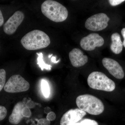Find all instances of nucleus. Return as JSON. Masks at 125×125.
<instances>
[{"mask_svg": "<svg viewBox=\"0 0 125 125\" xmlns=\"http://www.w3.org/2000/svg\"><path fill=\"white\" fill-rule=\"evenodd\" d=\"M121 34L123 36V38L124 39V41H123V46L125 48V28H124L121 30Z\"/></svg>", "mask_w": 125, "mask_h": 125, "instance_id": "393cba45", "label": "nucleus"}, {"mask_svg": "<svg viewBox=\"0 0 125 125\" xmlns=\"http://www.w3.org/2000/svg\"><path fill=\"white\" fill-rule=\"evenodd\" d=\"M76 103L80 109L91 115H99L104 111V105L102 101L90 94H84L78 96Z\"/></svg>", "mask_w": 125, "mask_h": 125, "instance_id": "7ed1b4c3", "label": "nucleus"}, {"mask_svg": "<svg viewBox=\"0 0 125 125\" xmlns=\"http://www.w3.org/2000/svg\"><path fill=\"white\" fill-rule=\"evenodd\" d=\"M41 10L46 17L56 22H63L68 17V11L66 8L55 1H45L42 4Z\"/></svg>", "mask_w": 125, "mask_h": 125, "instance_id": "f03ea898", "label": "nucleus"}, {"mask_svg": "<svg viewBox=\"0 0 125 125\" xmlns=\"http://www.w3.org/2000/svg\"><path fill=\"white\" fill-rule=\"evenodd\" d=\"M25 49L30 51L45 48L51 43L49 36L43 31L35 30L25 35L21 41Z\"/></svg>", "mask_w": 125, "mask_h": 125, "instance_id": "f257e3e1", "label": "nucleus"}, {"mask_svg": "<svg viewBox=\"0 0 125 125\" xmlns=\"http://www.w3.org/2000/svg\"><path fill=\"white\" fill-rule=\"evenodd\" d=\"M41 89L43 96L48 97L50 94V88L48 83L45 80L42 79L41 81Z\"/></svg>", "mask_w": 125, "mask_h": 125, "instance_id": "2eb2a0df", "label": "nucleus"}, {"mask_svg": "<svg viewBox=\"0 0 125 125\" xmlns=\"http://www.w3.org/2000/svg\"><path fill=\"white\" fill-rule=\"evenodd\" d=\"M86 114V113L80 109L69 110L63 115L60 125H72L80 121Z\"/></svg>", "mask_w": 125, "mask_h": 125, "instance_id": "1a4fd4ad", "label": "nucleus"}, {"mask_svg": "<svg viewBox=\"0 0 125 125\" xmlns=\"http://www.w3.org/2000/svg\"><path fill=\"white\" fill-rule=\"evenodd\" d=\"M56 118V115L55 113L51 112L47 114L46 118L49 121L55 120Z\"/></svg>", "mask_w": 125, "mask_h": 125, "instance_id": "4be33fe9", "label": "nucleus"}, {"mask_svg": "<svg viewBox=\"0 0 125 125\" xmlns=\"http://www.w3.org/2000/svg\"><path fill=\"white\" fill-rule=\"evenodd\" d=\"M4 23V18L2 15V12L0 10V27H1Z\"/></svg>", "mask_w": 125, "mask_h": 125, "instance_id": "b1692460", "label": "nucleus"}, {"mask_svg": "<svg viewBox=\"0 0 125 125\" xmlns=\"http://www.w3.org/2000/svg\"><path fill=\"white\" fill-rule=\"evenodd\" d=\"M109 20L110 18L105 13L96 14L87 19L85 21V27L91 31H101L107 27Z\"/></svg>", "mask_w": 125, "mask_h": 125, "instance_id": "423d86ee", "label": "nucleus"}, {"mask_svg": "<svg viewBox=\"0 0 125 125\" xmlns=\"http://www.w3.org/2000/svg\"><path fill=\"white\" fill-rule=\"evenodd\" d=\"M51 110V108L49 107H46L45 108V109H44V112L45 113L47 114L52 112Z\"/></svg>", "mask_w": 125, "mask_h": 125, "instance_id": "bb28decb", "label": "nucleus"}, {"mask_svg": "<svg viewBox=\"0 0 125 125\" xmlns=\"http://www.w3.org/2000/svg\"><path fill=\"white\" fill-rule=\"evenodd\" d=\"M104 66L108 72L115 78L122 79L125 76V73L122 67L116 61L111 58H104L103 59Z\"/></svg>", "mask_w": 125, "mask_h": 125, "instance_id": "9d476101", "label": "nucleus"}, {"mask_svg": "<svg viewBox=\"0 0 125 125\" xmlns=\"http://www.w3.org/2000/svg\"><path fill=\"white\" fill-rule=\"evenodd\" d=\"M26 106L22 102L16 104L12 111V113L9 117L10 123L14 125H18L20 122L23 116L22 115V111L23 108Z\"/></svg>", "mask_w": 125, "mask_h": 125, "instance_id": "f8f14e48", "label": "nucleus"}, {"mask_svg": "<svg viewBox=\"0 0 125 125\" xmlns=\"http://www.w3.org/2000/svg\"><path fill=\"white\" fill-rule=\"evenodd\" d=\"M24 18V15L22 11H16L4 24L3 30L5 33L8 35L14 33Z\"/></svg>", "mask_w": 125, "mask_h": 125, "instance_id": "6e6552de", "label": "nucleus"}, {"mask_svg": "<svg viewBox=\"0 0 125 125\" xmlns=\"http://www.w3.org/2000/svg\"><path fill=\"white\" fill-rule=\"evenodd\" d=\"M30 85L29 83L20 75L11 76L5 84L4 90L7 93H20L28 91Z\"/></svg>", "mask_w": 125, "mask_h": 125, "instance_id": "39448f33", "label": "nucleus"}, {"mask_svg": "<svg viewBox=\"0 0 125 125\" xmlns=\"http://www.w3.org/2000/svg\"><path fill=\"white\" fill-rule=\"evenodd\" d=\"M111 38L112 41L110 46L111 50L115 54H120L123 50V43L120 34L118 33H114L112 34Z\"/></svg>", "mask_w": 125, "mask_h": 125, "instance_id": "ddd939ff", "label": "nucleus"}, {"mask_svg": "<svg viewBox=\"0 0 125 125\" xmlns=\"http://www.w3.org/2000/svg\"><path fill=\"white\" fill-rule=\"evenodd\" d=\"M104 40L98 34L92 33L83 38L81 40L80 45L85 51H92L96 47L102 46L104 44Z\"/></svg>", "mask_w": 125, "mask_h": 125, "instance_id": "0eeeda50", "label": "nucleus"}, {"mask_svg": "<svg viewBox=\"0 0 125 125\" xmlns=\"http://www.w3.org/2000/svg\"><path fill=\"white\" fill-rule=\"evenodd\" d=\"M50 121L48 120L47 118H45L39 119L37 122L38 125H50Z\"/></svg>", "mask_w": 125, "mask_h": 125, "instance_id": "aec40b11", "label": "nucleus"}, {"mask_svg": "<svg viewBox=\"0 0 125 125\" xmlns=\"http://www.w3.org/2000/svg\"><path fill=\"white\" fill-rule=\"evenodd\" d=\"M22 113L23 117H30L31 115V113L30 109L26 106L25 107L22 108Z\"/></svg>", "mask_w": 125, "mask_h": 125, "instance_id": "6ab92c4d", "label": "nucleus"}, {"mask_svg": "<svg viewBox=\"0 0 125 125\" xmlns=\"http://www.w3.org/2000/svg\"><path fill=\"white\" fill-rule=\"evenodd\" d=\"M38 104L36 103L35 102L31 100V101H29L25 105L26 107H28L29 108H33L35 107L36 104Z\"/></svg>", "mask_w": 125, "mask_h": 125, "instance_id": "5701e85b", "label": "nucleus"}, {"mask_svg": "<svg viewBox=\"0 0 125 125\" xmlns=\"http://www.w3.org/2000/svg\"><path fill=\"white\" fill-rule=\"evenodd\" d=\"M6 73L4 69H0V92L4 88L5 84Z\"/></svg>", "mask_w": 125, "mask_h": 125, "instance_id": "f3484780", "label": "nucleus"}, {"mask_svg": "<svg viewBox=\"0 0 125 125\" xmlns=\"http://www.w3.org/2000/svg\"><path fill=\"white\" fill-rule=\"evenodd\" d=\"M125 1V0H108V2L111 5L114 6L121 4Z\"/></svg>", "mask_w": 125, "mask_h": 125, "instance_id": "412c9836", "label": "nucleus"}, {"mask_svg": "<svg viewBox=\"0 0 125 125\" xmlns=\"http://www.w3.org/2000/svg\"><path fill=\"white\" fill-rule=\"evenodd\" d=\"M7 109L4 106L0 105V121L4 120L7 116Z\"/></svg>", "mask_w": 125, "mask_h": 125, "instance_id": "a211bd4d", "label": "nucleus"}, {"mask_svg": "<svg viewBox=\"0 0 125 125\" xmlns=\"http://www.w3.org/2000/svg\"><path fill=\"white\" fill-rule=\"evenodd\" d=\"M56 57L54 56L52 57L51 58V61L52 62H54V63H57V62H58L59 61V60L57 61H56Z\"/></svg>", "mask_w": 125, "mask_h": 125, "instance_id": "cd10ccee", "label": "nucleus"}, {"mask_svg": "<svg viewBox=\"0 0 125 125\" xmlns=\"http://www.w3.org/2000/svg\"><path fill=\"white\" fill-rule=\"evenodd\" d=\"M37 54L38 56L37 58V64L41 70L42 71H43L44 69L48 70H51L52 67L51 66L46 64L43 61L42 53L41 52H37Z\"/></svg>", "mask_w": 125, "mask_h": 125, "instance_id": "4468645a", "label": "nucleus"}, {"mask_svg": "<svg viewBox=\"0 0 125 125\" xmlns=\"http://www.w3.org/2000/svg\"><path fill=\"white\" fill-rule=\"evenodd\" d=\"M72 65L78 67L84 65L88 61L87 56L83 55V52L79 48H74L69 54Z\"/></svg>", "mask_w": 125, "mask_h": 125, "instance_id": "9b49d317", "label": "nucleus"}, {"mask_svg": "<svg viewBox=\"0 0 125 125\" xmlns=\"http://www.w3.org/2000/svg\"><path fill=\"white\" fill-rule=\"evenodd\" d=\"M31 100H32V99H31V98H30L29 97L28 98H24L23 99V101H22V103L24 105H26L27 103H28L29 101H31Z\"/></svg>", "mask_w": 125, "mask_h": 125, "instance_id": "a878e982", "label": "nucleus"}, {"mask_svg": "<svg viewBox=\"0 0 125 125\" xmlns=\"http://www.w3.org/2000/svg\"><path fill=\"white\" fill-rule=\"evenodd\" d=\"M72 125H98V124L96 121L85 118Z\"/></svg>", "mask_w": 125, "mask_h": 125, "instance_id": "dca6fc26", "label": "nucleus"}, {"mask_svg": "<svg viewBox=\"0 0 125 125\" xmlns=\"http://www.w3.org/2000/svg\"><path fill=\"white\" fill-rule=\"evenodd\" d=\"M87 83L90 88L97 90L111 92L115 88L114 81L100 72L94 71L90 74Z\"/></svg>", "mask_w": 125, "mask_h": 125, "instance_id": "20e7f679", "label": "nucleus"}]
</instances>
